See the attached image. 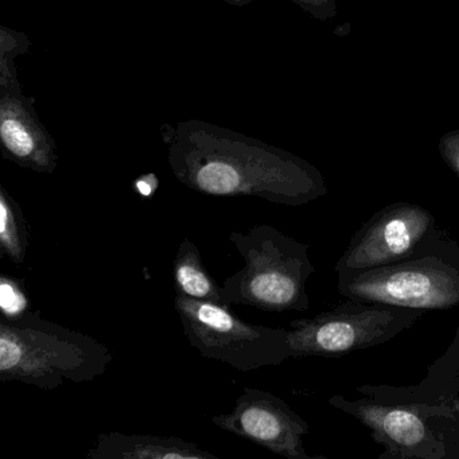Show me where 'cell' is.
<instances>
[{
  "mask_svg": "<svg viewBox=\"0 0 459 459\" xmlns=\"http://www.w3.org/2000/svg\"><path fill=\"white\" fill-rule=\"evenodd\" d=\"M177 181L211 197H255L300 206L327 195L324 177L302 158L251 136L186 120L163 126Z\"/></svg>",
  "mask_w": 459,
  "mask_h": 459,
  "instance_id": "6da1fadb",
  "label": "cell"
},
{
  "mask_svg": "<svg viewBox=\"0 0 459 459\" xmlns=\"http://www.w3.org/2000/svg\"><path fill=\"white\" fill-rule=\"evenodd\" d=\"M114 354L96 338L29 310L0 319V381L45 391L90 383L108 370Z\"/></svg>",
  "mask_w": 459,
  "mask_h": 459,
  "instance_id": "7a4b0ae2",
  "label": "cell"
},
{
  "mask_svg": "<svg viewBox=\"0 0 459 459\" xmlns=\"http://www.w3.org/2000/svg\"><path fill=\"white\" fill-rule=\"evenodd\" d=\"M230 243L244 267L222 284L228 306L241 305L268 313L306 311V283L316 273L308 246L268 224L232 232Z\"/></svg>",
  "mask_w": 459,
  "mask_h": 459,
  "instance_id": "3957f363",
  "label": "cell"
},
{
  "mask_svg": "<svg viewBox=\"0 0 459 459\" xmlns=\"http://www.w3.org/2000/svg\"><path fill=\"white\" fill-rule=\"evenodd\" d=\"M174 308L187 342L205 359L248 373L291 357L289 330L249 324L233 314L230 306L176 295Z\"/></svg>",
  "mask_w": 459,
  "mask_h": 459,
  "instance_id": "277c9868",
  "label": "cell"
},
{
  "mask_svg": "<svg viewBox=\"0 0 459 459\" xmlns=\"http://www.w3.org/2000/svg\"><path fill=\"white\" fill-rule=\"evenodd\" d=\"M424 310L351 299L313 318L292 321L291 357H340L380 345L415 324Z\"/></svg>",
  "mask_w": 459,
  "mask_h": 459,
  "instance_id": "5b68a950",
  "label": "cell"
},
{
  "mask_svg": "<svg viewBox=\"0 0 459 459\" xmlns=\"http://www.w3.org/2000/svg\"><path fill=\"white\" fill-rule=\"evenodd\" d=\"M338 291L359 302L446 310L459 305V271L437 257H423L340 273Z\"/></svg>",
  "mask_w": 459,
  "mask_h": 459,
  "instance_id": "8992f818",
  "label": "cell"
},
{
  "mask_svg": "<svg viewBox=\"0 0 459 459\" xmlns=\"http://www.w3.org/2000/svg\"><path fill=\"white\" fill-rule=\"evenodd\" d=\"M30 41L23 33L2 28L0 34V142L2 155L15 165L39 174L55 173L57 144L34 108V99L23 95L15 58L25 55Z\"/></svg>",
  "mask_w": 459,
  "mask_h": 459,
  "instance_id": "52a82bcc",
  "label": "cell"
},
{
  "mask_svg": "<svg viewBox=\"0 0 459 459\" xmlns=\"http://www.w3.org/2000/svg\"><path fill=\"white\" fill-rule=\"evenodd\" d=\"M429 211L412 204L397 203L375 214L351 238L338 260V273L383 267L407 259L431 230Z\"/></svg>",
  "mask_w": 459,
  "mask_h": 459,
  "instance_id": "ba28073f",
  "label": "cell"
},
{
  "mask_svg": "<svg viewBox=\"0 0 459 459\" xmlns=\"http://www.w3.org/2000/svg\"><path fill=\"white\" fill-rule=\"evenodd\" d=\"M214 426L289 459H313L303 445L307 421L281 397L246 388L228 413L212 416Z\"/></svg>",
  "mask_w": 459,
  "mask_h": 459,
  "instance_id": "9c48e42d",
  "label": "cell"
},
{
  "mask_svg": "<svg viewBox=\"0 0 459 459\" xmlns=\"http://www.w3.org/2000/svg\"><path fill=\"white\" fill-rule=\"evenodd\" d=\"M332 404L356 416L372 432V437L385 448L384 458H440L445 455L439 440L420 415L408 408L375 403L346 402L343 397Z\"/></svg>",
  "mask_w": 459,
  "mask_h": 459,
  "instance_id": "30bf717a",
  "label": "cell"
},
{
  "mask_svg": "<svg viewBox=\"0 0 459 459\" xmlns=\"http://www.w3.org/2000/svg\"><path fill=\"white\" fill-rule=\"evenodd\" d=\"M91 459H220L211 451L178 437L160 435L100 434L87 453Z\"/></svg>",
  "mask_w": 459,
  "mask_h": 459,
  "instance_id": "8fae6325",
  "label": "cell"
},
{
  "mask_svg": "<svg viewBox=\"0 0 459 459\" xmlns=\"http://www.w3.org/2000/svg\"><path fill=\"white\" fill-rule=\"evenodd\" d=\"M173 286L176 295L228 306L222 287L206 270L200 249L184 238L173 262Z\"/></svg>",
  "mask_w": 459,
  "mask_h": 459,
  "instance_id": "7c38bea8",
  "label": "cell"
},
{
  "mask_svg": "<svg viewBox=\"0 0 459 459\" xmlns=\"http://www.w3.org/2000/svg\"><path fill=\"white\" fill-rule=\"evenodd\" d=\"M30 232L20 204L4 186H0V254L21 267L26 260Z\"/></svg>",
  "mask_w": 459,
  "mask_h": 459,
  "instance_id": "4fadbf2b",
  "label": "cell"
},
{
  "mask_svg": "<svg viewBox=\"0 0 459 459\" xmlns=\"http://www.w3.org/2000/svg\"><path fill=\"white\" fill-rule=\"evenodd\" d=\"M0 308L2 316L15 318L30 310L25 281L10 275H0Z\"/></svg>",
  "mask_w": 459,
  "mask_h": 459,
  "instance_id": "5bb4252c",
  "label": "cell"
},
{
  "mask_svg": "<svg viewBox=\"0 0 459 459\" xmlns=\"http://www.w3.org/2000/svg\"><path fill=\"white\" fill-rule=\"evenodd\" d=\"M303 12L319 21H329L337 14L335 0H292Z\"/></svg>",
  "mask_w": 459,
  "mask_h": 459,
  "instance_id": "9a60e30c",
  "label": "cell"
},
{
  "mask_svg": "<svg viewBox=\"0 0 459 459\" xmlns=\"http://www.w3.org/2000/svg\"><path fill=\"white\" fill-rule=\"evenodd\" d=\"M439 152L445 162L459 178V131L446 134L440 139Z\"/></svg>",
  "mask_w": 459,
  "mask_h": 459,
  "instance_id": "2e32d148",
  "label": "cell"
},
{
  "mask_svg": "<svg viewBox=\"0 0 459 459\" xmlns=\"http://www.w3.org/2000/svg\"><path fill=\"white\" fill-rule=\"evenodd\" d=\"M154 176H147L144 178H139L138 182H136V189H138L139 193L144 195H152V187L150 186V182H152V178Z\"/></svg>",
  "mask_w": 459,
  "mask_h": 459,
  "instance_id": "e0dca14e",
  "label": "cell"
},
{
  "mask_svg": "<svg viewBox=\"0 0 459 459\" xmlns=\"http://www.w3.org/2000/svg\"><path fill=\"white\" fill-rule=\"evenodd\" d=\"M230 4H235V6H246V4H251L252 0H222Z\"/></svg>",
  "mask_w": 459,
  "mask_h": 459,
  "instance_id": "ac0fdd59",
  "label": "cell"
}]
</instances>
